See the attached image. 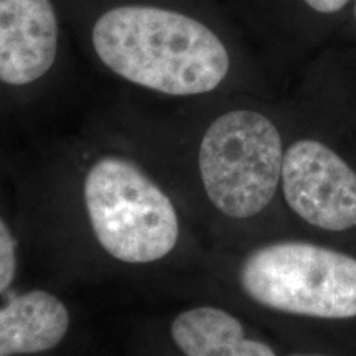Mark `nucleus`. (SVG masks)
<instances>
[{"mask_svg":"<svg viewBox=\"0 0 356 356\" xmlns=\"http://www.w3.org/2000/svg\"><path fill=\"white\" fill-rule=\"evenodd\" d=\"M53 0H0V83L29 86L47 76L60 53Z\"/></svg>","mask_w":356,"mask_h":356,"instance_id":"6","label":"nucleus"},{"mask_svg":"<svg viewBox=\"0 0 356 356\" xmlns=\"http://www.w3.org/2000/svg\"><path fill=\"white\" fill-rule=\"evenodd\" d=\"M17 273V248L15 239L7 228V225L0 220V292L10 286Z\"/></svg>","mask_w":356,"mask_h":356,"instance_id":"9","label":"nucleus"},{"mask_svg":"<svg viewBox=\"0 0 356 356\" xmlns=\"http://www.w3.org/2000/svg\"><path fill=\"white\" fill-rule=\"evenodd\" d=\"M289 356H332L327 353H317V351H300V353H292Z\"/></svg>","mask_w":356,"mask_h":356,"instance_id":"11","label":"nucleus"},{"mask_svg":"<svg viewBox=\"0 0 356 356\" xmlns=\"http://www.w3.org/2000/svg\"><path fill=\"white\" fill-rule=\"evenodd\" d=\"M89 43L102 66L124 81L165 96L215 91L231 58L204 22L154 0L104 7L89 25Z\"/></svg>","mask_w":356,"mask_h":356,"instance_id":"1","label":"nucleus"},{"mask_svg":"<svg viewBox=\"0 0 356 356\" xmlns=\"http://www.w3.org/2000/svg\"><path fill=\"white\" fill-rule=\"evenodd\" d=\"M243 292L264 309L314 320L356 318V257L307 241L254 249L239 267Z\"/></svg>","mask_w":356,"mask_h":356,"instance_id":"2","label":"nucleus"},{"mask_svg":"<svg viewBox=\"0 0 356 356\" xmlns=\"http://www.w3.org/2000/svg\"><path fill=\"white\" fill-rule=\"evenodd\" d=\"M170 333L185 356H277L270 345L248 337L241 320L220 307L181 312L173 318Z\"/></svg>","mask_w":356,"mask_h":356,"instance_id":"8","label":"nucleus"},{"mask_svg":"<svg viewBox=\"0 0 356 356\" xmlns=\"http://www.w3.org/2000/svg\"><path fill=\"white\" fill-rule=\"evenodd\" d=\"M280 188L307 225L330 233L356 228V170L323 142L300 139L287 147Z\"/></svg>","mask_w":356,"mask_h":356,"instance_id":"5","label":"nucleus"},{"mask_svg":"<svg viewBox=\"0 0 356 356\" xmlns=\"http://www.w3.org/2000/svg\"><path fill=\"white\" fill-rule=\"evenodd\" d=\"M66 305L47 291L13 297L0 309V356L35 355L53 350L70 328Z\"/></svg>","mask_w":356,"mask_h":356,"instance_id":"7","label":"nucleus"},{"mask_svg":"<svg viewBox=\"0 0 356 356\" xmlns=\"http://www.w3.org/2000/svg\"><path fill=\"white\" fill-rule=\"evenodd\" d=\"M304 2L320 13H333L343 8L350 0H304Z\"/></svg>","mask_w":356,"mask_h":356,"instance_id":"10","label":"nucleus"},{"mask_svg":"<svg viewBox=\"0 0 356 356\" xmlns=\"http://www.w3.org/2000/svg\"><path fill=\"white\" fill-rule=\"evenodd\" d=\"M84 207L101 248L126 264L167 257L180 236L175 207L132 160L108 155L84 178Z\"/></svg>","mask_w":356,"mask_h":356,"instance_id":"3","label":"nucleus"},{"mask_svg":"<svg viewBox=\"0 0 356 356\" xmlns=\"http://www.w3.org/2000/svg\"><path fill=\"white\" fill-rule=\"evenodd\" d=\"M282 136L267 115L233 109L204 131L198 150L200 178L213 207L248 220L269 207L280 186Z\"/></svg>","mask_w":356,"mask_h":356,"instance_id":"4","label":"nucleus"}]
</instances>
